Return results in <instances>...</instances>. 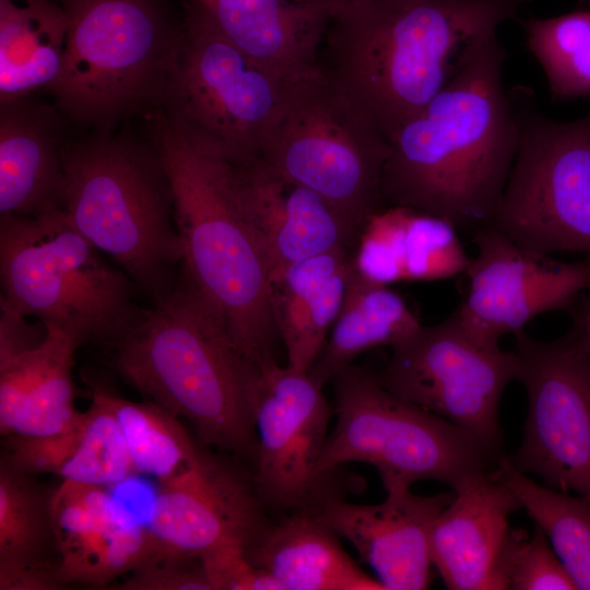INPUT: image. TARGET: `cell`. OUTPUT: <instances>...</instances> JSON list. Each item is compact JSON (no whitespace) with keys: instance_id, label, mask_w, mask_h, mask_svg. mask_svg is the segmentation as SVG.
I'll use <instances>...</instances> for the list:
<instances>
[{"instance_id":"4","label":"cell","mask_w":590,"mask_h":590,"mask_svg":"<svg viewBox=\"0 0 590 590\" xmlns=\"http://www.w3.org/2000/svg\"><path fill=\"white\" fill-rule=\"evenodd\" d=\"M116 347L117 369L149 401L188 420L203 446L255 463L259 365L185 272Z\"/></svg>"},{"instance_id":"1","label":"cell","mask_w":590,"mask_h":590,"mask_svg":"<svg viewBox=\"0 0 590 590\" xmlns=\"http://www.w3.org/2000/svg\"><path fill=\"white\" fill-rule=\"evenodd\" d=\"M506 50L497 33L389 140L381 176L386 206L412 208L458 231L489 223L519 146L511 93L504 87Z\"/></svg>"},{"instance_id":"31","label":"cell","mask_w":590,"mask_h":590,"mask_svg":"<svg viewBox=\"0 0 590 590\" xmlns=\"http://www.w3.org/2000/svg\"><path fill=\"white\" fill-rule=\"evenodd\" d=\"M527 45L557 98L590 95V11L524 23Z\"/></svg>"},{"instance_id":"24","label":"cell","mask_w":590,"mask_h":590,"mask_svg":"<svg viewBox=\"0 0 590 590\" xmlns=\"http://www.w3.org/2000/svg\"><path fill=\"white\" fill-rule=\"evenodd\" d=\"M354 249H337L297 262L273 280L272 309L287 365L308 371L340 312Z\"/></svg>"},{"instance_id":"8","label":"cell","mask_w":590,"mask_h":590,"mask_svg":"<svg viewBox=\"0 0 590 590\" xmlns=\"http://www.w3.org/2000/svg\"><path fill=\"white\" fill-rule=\"evenodd\" d=\"M331 382L335 422L318 463L321 477L361 462L377 470L386 493L423 480L458 492L494 469L497 461L471 435L397 397L367 369L350 365Z\"/></svg>"},{"instance_id":"20","label":"cell","mask_w":590,"mask_h":590,"mask_svg":"<svg viewBox=\"0 0 590 590\" xmlns=\"http://www.w3.org/2000/svg\"><path fill=\"white\" fill-rule=\"evenodd\" d=\"M520 508L518 498L492 472L456 492L430 532L433 566L448 589L499 590L508 518Z\"/></svg>"},{"instance_id":"34","label":"cell","mask_w":590,"mask_h":590,"mask_svg":"<svg viewBox=\"0 0 590 590\" xmlns=\"http://www.w3.org/2000/svg\"><path fill=\"white\" fill-rule=\"evenodd\" d=\"M499 590L577 589L545 532L510 528L498 565Z\"/></svg>"},{"instance_id":"32","label":"cell","mask_w":590,"mask_h":590,"mask_svg":"<svg viewBox=\"0 0 590 590\" xmlns=\"http://www.w3.org/2000/svg\"><path fill=\"white\" fill-rule=\"evenodd\" d=\"M162 546L150 529L117 514L102 530L59 555L58 571L64 586L83 582L104 587L132 573Z\"/></svg>"},{"instance_id":"11","label":"cell","mask_w":590,"mask_h":590,"mask_svg":"<svg viewBox=\"0 0 590 590\" xmlns=\"http://www.w3.org/2000/svg\"><path fill=\"white\" fill-rule=\"evenodd\" d=\"M511 94L519 146L488 225L528 251L590 260V114L557 121Z\"/></svg>"},{"instance_id":"7","label":"cell","mask_w":590,"mask_h":590,"mask_svg":"<svg viewBox=\"0 0 590 590\" xmlns=\"http://www.w3.org/2000/svg\"><path fill=\"white\" fill-rule=\"evenodd\" d=\"M1 307L62 330L79 345H117L143 312L132 283L67 217L61 206L1 215Z\"/></svg>"},{"instance_id":"9","label":"cell","mask_w":590,"mask_h":590,"mask_svg":"<svg viewBox=\"0 0 590 590\" xmlns=\"http://www.w3.org/2000/svg\"><path fill=\"white\" fill-rule=\"evenodd\" d=\"M299 83L249 59L219 31L202 4L187 0L160 109L192 143L244 164L260 156Z\"/></svg>"},{"instance_id":"16","label":"cell","mask_w":590,"mask_h":590,"mask_svg":"<svg viewBox=\"0 0 590 590\" xmlns=\"http://www.w3.org/2000/svg\"><path fill=\"white\" fill-rule=\"evenodd\" d=\"M266 509L252 479L202 450L191 470L160 484L146 527L163 548L202 557L253 544L271 524Z\"/></svg>"},{"instance_id":"26","label":"cell","mask_w":590,"mask_h":590,"mask_svg":"<svg viewBox=\"0 0 590 590\" xmlns=\"http://www.w3.org/2000/svg\"><path fill=\"white\" fill-rule=\"evenodd\" d=\"M0 0V103L47 91L62 66L69 19L54 0Z\"/></svg>"},{"instance_id":"14","label":"cell","mask_w":590,"mask_h":590,"mask_svg":"<svg viewBox=\"0 0 590 590\" xmlns=\"http://www.w3.org/2000/svg\"><path fill=\"white\" fill-rule=\"evenodd\" d=\"M253 418L256 492L268 509L294 511L331 492L332 477L318 474L333 414L322 386L308 371L278 364L259 366Z\"/></svg>"},{"instance_id":"22","label":"cell","mask_w":590,"mask_h":590,"mask_svg":"<svg viewBox=\"0 0 590 590\" xmlns=\"http://www.w3.org/2000/svg\"><path fill=\"white\" fill-rule=\"evenodd\" d=\"M0 104L1 215L33 216L60 206L62 113L31 95Z\"/></svg>"},{"instance_id":"6","label":"cell","mask_w":590,"mask_h":590,"mask_svg":"<svg viewBox=\"0 0 590 590\" xmlns=\"http://www.w3.org/2000/svg\"><path fill=\"white\" fill-rule=\"evenodd\" d=\"M69 27L48 90L73 121L109 134L131 115L160 109L182 31L169 0H59Z\"/></svg>"},{"instance_id":"29","label":"cell","mask_w":590,"mask_h":590,"mask_svg":"<svg viewBox=\"0 0 590 590\" xmlns=\"http://www.w3.org/2000/svg\"><path fill=\"white\" fill-rule=\"evenodd\" d=\"M79 346L62 330L47 327V334L39 344L20 353L27 386L22 417L13 434L49 436L70 430L80 423L83 413L74 406L71 378Z\"/></svg>"},{"instance_id":"10","label":"cell","mask_w":590,"mask_h":590,"mask_svg":"<svg viewBox=\"0 0 590 590\" xmlns=\"http://www.w3.org/2000/svg\"><path fill=\"white\" fill-rule=\"evenodd\" d=\"M388 140L322 72L297 84L258 157L364 227L386 208L381 176Z\"/></svg>"},{"instance_id":"2","label":"cell","mask_w":590,"mask_h":590,"mask_svg":"<svg viewBox=\"0 0 590 590\" xmlns=\"http://www.w3.org/2000/svg\"><path fill=\"white\" fill-rule=\"evenodd\" d=\"M523 0H359L327 35L329 80L388 140Z\"/></svg>"},{"instance_id":"27","label":"cell","mask_w":590,"mask_h":590,"mask_svg":"<svg viewBox=\"0 0 590 590\" xmlns=\"http://www.w3.org/2000/svg\"><path fill=\"white\" fill-rule=\"evenodd\" d=\"M0 458V581L27 573H56L52 492ZM61 580V579H60Z\"/></svg>"},{"instance_id":"21","label":"cell","mask_w":590,"mask_h":590,"mask_svg":"<svg viewBox=\"0 0 590 590\" xmlns=\"http://www.w3.org/2000/svg\"><path fill=\"white\" fill-rule=\"evenodd\" d=\"M447 220L391 205L365 223L353 251L356 271L378 284L430 282L462 275L470 257Z\"/></svg>"},{"instance_id":"33","label":"cell","mask_w":590,"mask_h":590,"mask_svg":"<svg viewBox=\"0 0 590 590\" xmlns=\"http://www.w3.org/2000/svg\"><path fill=\"white\" fill-rule=\"evenodd\" d=\"M135 473L119 423L98 387L83 412L78 444L58 475L96 486L123 482Z\"/></svg>"},{"instance_id":"36","label":"cell","mask_w":590,"mask_h":590,"mask_svg":"<svg viewBox=\"0 0 590 590\" xmlns=\"http://www.w3.org/2000/svg\"><path fill=\"white\" fill-rule=\"evenodd\" d=\"M119 590H212L201 557L187 556L162 547L130 573Z\"/></svg>"},{"instance_id":"12","label":"cell","mask_w":590,"mask_h":590,"mask_svg":"<svg viewBox=\"0 0 590 590\" xmlns=\"http://www.w3.org/2000/svg\"><path fill=\"white\" fill-rule=\"evenodd\" d=\"M516 373L515 350L480 346L451 314L437 324L421 326L392 346L377 378L402 400L467 432L498 461L503 446L499 403Z\"/></svg>"},{"instance_id":"28","label":"cell","mask_w":590,"mask_h":590,"mask_svg":"<svg viewBox=\"0 0 590 590\" xmlns=\"http://www.w3.org/2000/svg\"><path fill=\"white\" fill-rule=\"evenodd\" d=\"M492 474L545 532L577 589L590 590V503L579 495L539 485L517 470L507 456L498 459Z\"/></svg>"},{"instance_id":"41","label":"cell","mask_w":590,"mask_h":590,"mask_svg":"<svg viewBox=\"0 0 590 590\" xmlns=\"http://www.w3.org/2000/svg\"><path fill=\"white\" fill-rule=\"evenodd\" d=\"M192 1H197V2H201V3H205L208 1H211V0H192Z\"/></svg>"},{"instance_id":"25","label":"cell","mask_w":590,"mask_h":590,"mask_svg":"<svg viewBox=\"0 0 590 590\" xmlns=\"http://www.w3.org/2000/svg\"><path fill=\"white\" fill-rule=\"evenodd\" d=\"M421 326L400 294L361 275L353 262L340 312L308 373L323 387L359 354L377 346L392 347Z\"/></svg>"},{"instance_id":"38","label":"cell","mask_w":590,"mask_h":590,"mask_svg":"<svg viewBox=\"0 0 590 590\" xmlns=\"http://www.w3.org/2000/svg\"><path fill=\"white\" fill-rule=\"evenodd\" d=\"M201 559L212 590H283L270 573L248 558L244 547H222Z\"/></svg>"},{"instance_id":"13","label":"cell","mask_w":590,"mask_h":590,"mask_svg":"<svg viewBox=\"0 0 590 590\" xmlns=\"http://www.w3.org/2000/svg\"><path fill=\"white\" fill-rule=\"evenodd\" d=\"M514 335L528 414L522 441L508 458L520 472L590 503V355L569 333L550 342L523 330Z\"/></svg>"},{"instance_id":"15","label":"cell","mask_w":590,"mask_h":590,"mask_svg":"<svg viewBox=\"0 0 590 590\" xmlns=\"http://www.w3.org/2000/svg\"><path fill=\"white\" fill-rule=\"evenodd\" d=\"M476 252L464 273L463 298L452 315L480 346L500 350L539 315L569 309L590 286V260L562 262L526 250L491 225L474 232Z\"/></svg>"},{"instance_id":"18","label":"cell","mask_w":590,"mask_h":590,"mask_svg":"<svg viewBox=\"0 0 590 590\" xmlns=\"http://www.w3.org/2000/svg\"><path fill=\"white\" fill-rule=\"evenodd\" d=\"M241 196L263 240L272 281L288 267L337 249H354L363 226L318 192L259 158L236 164Z\"/></svg>"},{"instance_id":"39","label":"cell","mask_w":590,"mask_h":590,"mask_svg":"<svg viewBox=\"0 0 590 590\" xmlns=\"http://www.w3.org/2000/svg\"><path fill=\"white\" fill-rule=\"evenodd\" d=\"M588 297L579 312L574 328L568 332L576 346L585 354L590 355V286Z\"/></svg>"},{"instance_id":"23","label":"cell","mask_w":590,"mask_h":590,"mask_svg":"<svg viewBox=\"0 0 590 590\" xmlns=\"http://www.w3.org/2000/svg\"><path fill=\"white\" fill-rule=\"evenodd\" d=\"M283 590H385L344 551L340 536L310 508L270 524L246 548Z\"/></svg>"},{"instance_id":"40","label":"cell","mask_w":590,"mask_h":590,"mask_svg":"<svg viewBox=\"0 0 590 590\" xmlns=\"http://www.w3.org/2000/svg\"><path fill=\"white\" fill-rule=\"evenodd\" d=\"M342 3H349V2H353V1H359V0H340Z\"/></svg>"},{"instance_id":"3","label":"cell","mask_w":590,"mask_h":590,"mask_svg":"<svg viewBox=\"0 0 590 590\" xmlns=\"http://www.w3.org/2000/svg\"><path fill=\"white\" fill-rule=\"evenodd\" d=\"M152 133L172 189L185 274L220 311L243 354L258 365L275 359L271 267L236 164L192 143L161 109L152 113Z\"/></svg>"},{"instance_id":"5","label":"cell","mask_w":590,"mask_h":590,"mask_svg":"<svg viewBox=\"0 0 590 590\" xmlns=\"http://www.w3.org/2000/svg\"><path fill=\"white\" fill-rule=\"evenodd\" d=\"M60 206L74 228L117 261L155 302L175 286L182 244L173 194L153 151L101 134L62 151Z\"/></svg>"},{"instance_id":"17","label":"cell","mask_w":590,"mask_h":590,"mask_svg":"<svg viewBox=\"0 0 590 590\" xmlns=\"http://www.w3.org/2000/svg\"><path fill=\"white\" fill-rule=\"evenodd\" d=\"M455 496L453 489L421 496L409 488L358 505L330 493L306 508L352 544L385 590H422L429 587L434 522Z\"/></svg>"},{"instance_id":"30","label":"cell","mask_w":590,"mask_h":590,"mask_svg":"<svg viewBox=\"0 0 590 590\" xmlns=\"http://www.w3.org/2000/svg\"><path fill=\"white\" fill-rule=\"evenodd\" d=\"M99 388L122 430L135 473L165 484L196 465L202 450L178 416L152 401L133 402Z\"/></svg>"},{"instance_id":"37","label":"cell","mask_w":590,"mask_h":590,"mask_svg":"<svg viewBox=\"0 0 590 590\" xmlns=\"http://www.w3.org/2000/svg\"><path fill=\"white\" fill-rule=\"evenodd\" d=\"M83 418V414H82ZM72 429L49 436H2L1 457L32 474L55 473L70 459L78 444L81 423Z\"/></svg>"},{"instance_id":"35","label":"cell","mask_w":590,"mask_h":590,"mask_svg":"<svg viewBox=\"0 0 590 590\" xmlns=\"http://www.w3.org/2000/svg\"><path fill=\"white\" fill-rule=\"evenodd\" d=\"M117 514L103 486L62 480L51 498L58 559L106 527Z\"/></svg>"},{"instance_id":"19","label":"cell","mask_w":590,"mask_h":590,"mask_svg":"<svg viewBox=\"0 0 590 590\" xmlns=\"http://www.w3.org/2000/svg\"><path fill=\"white\" fill-rule=\"evenodd\" d=\"M219 31L262 68L291 82L319 75V48L340 0H211L201 3Z\"/></svg>"}]
</instances>
